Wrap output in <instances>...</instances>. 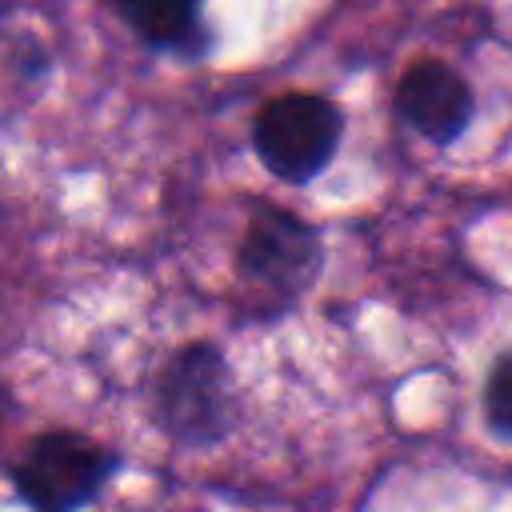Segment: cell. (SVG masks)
Wrapping results in <instances>:
<instances>
[{
    "label": "cell",
    "mask_w": 512,
    "mask_h": 512,
    "mask_svg": "<svg viewBox=\"0 0 512 512\" xmlns=\"http://www.w3.org/2000/svg\"><path fill=\"white\" fill-rule=\"evenodd\" d=\"M156 424L192 448L220 440L232 424V384L228 364L212 344L176 348L152 384Z\"/></svg>",
    "instance_id": "obj_1"
},
{
    "label": "cell",
    "mask_w": 512,
    "mask_h": 512,
    "mask_svg": "<svg viewBox=\"0 0 512 512\" xmlns=\"http://www.w3.org/2000/svg\"><path fill=\"white\" fill-rule=\"evenodd\" d=\"M340 108L316 92H284L272 96L252 128L256 152L264 168L288 184H304L332 160L340 144Z\"/></svg>",
    "instance_id": "obj_2"
},
{
    "label": "cell",
    "mask_w": 512,
    "mask_h": 512,
    "mask_svg": "<svg viewBox=\"0 0 512 512\" xmlns=\"http://www.w3.org/2000/svg\"><path fill=\"white\" fill-rule=\"evenodd\" d=\"M116 464L104 444L80 432H44L24 448L12 480L36 512H76L108 484Z\"/></svg>",
    "instance_id": "obj_3"
},
{
    "label": "cell",
    "mask_w": 512,
    "mask_h": 512,
    "mask_svg": "<svg viewBox=\"0 0 512 512\" xmlns=\"http://www.w3.org/2000/svg\"><path fill=\"white\" fill-rule=\"evenodd\" d=\"M236 268L256 296H268L272 304H288L316 276L320 240L300 216L284 208H260L240 240Z\"/></svg>",
    "instance_id": "obj_4"
},
{
    "label": "cell",
    "mask_w": 512,
    "mask_h": 512,
    "mask_svg": "<svg viewBox=\"0 0 512 512\" xmlns=\"http://www.w3.org/2000/svg\"><path fill=\"white\" fill-rule=\"evenodd\" d=\"M396 112L420 136H428L436 144H448L472 120V88L448 64L420 60L404 72V80L396 88Z\"/></svg>",
    "instance_id": "obj_5"
},
{
    "label": "cell",
    "mask_w": 512,
    "mask_h": 512,
    "mask_svg": "<svg viewBox=\"0 0 512 512\" xmlns=\"http://www.w3.org/2000/svg\"><path fill=\"white\" fill-rule=\"evenodd\" d=\"M116 12L128 20V28L148 48H160V52H172L184 60H200L212 44L208 24H204L200 8H192V4H120Z\"/></svg>",
    "instance_id": "obj_6"
},
{
    "label": "cell",
    "mask_w": 512,
    "mask_h": 512,
    "mask_svg": "<svg viewBox=\"0 0 512 512\" xmlns=\"http://www.w3.org/2000/svg\"><path fill=\"white\" fill-rule=\"evenodd\" d=\"M484 404H488V424H492L504 440H512V356L492 368Z\"/></svg>",
    "instance_id": "obj_7"
}]
</instances>
